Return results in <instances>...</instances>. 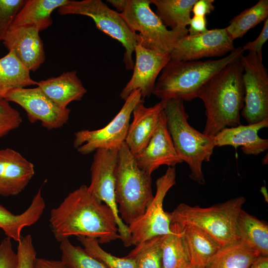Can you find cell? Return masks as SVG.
<instances>
[{"label":"cell","mask_w":268,"mask_h":268,"mask_svg":"<svg viewBox=\"0 0 268 268\" xmlns=\"http://www.w3.org/2000/svg\"><path fill=\"white\" fill-rule=\"evenodd\" d=\"M5 99L23 108L30 123L39 121L48 130L62 127L69 119L70 110L58 106L38 87L13 90L7 94Z\"/></svg>","instance_id":"obj_13"},{"label":"cell","mask_w":268,"mask_h":268,"mask_svg":"<svg viewBox=\"0 0 268 268\" xmlns=\"http://www.w3.org/2000/svg\"><path fill=\"white\" fill-rule=\"evenodd\" d=\"M235 49L233 41L225 29L217 28L182 37L169 55L171 61H197L204 58L220 57Z\"/></svg>","instance_id":"obj_14"},{"label":"cell","mask_w":268,"mask_h":268,"mask_svg":"<svg viewBox=\"0 0 268 268\" xmlns=\"http://www.w3.org/2000/svg\"><path fill=\"white\" fill-rule=\"evenodd\" d=\"M50 227L58 242L70 236H83L105 244L120 239L111 208L95 197L88 186L70 193L50 214Z\"/></svg>","instance_id":"obj_1"},{"label":"cell","mask_w":268,"mask_h":268,"mask_svg":"<svg viewBox=\"0 0 268 268\" xmlns=\"http://www.w3.org/2000/svg\"><path fill=\"white\" fill-rule=\"evenodd\" d=\"M21 123L19 112L8 101L0 98V139L19 127Z\"/></svg>","instance_id":"obj_35"},{"label":"cell","mask_w":268,"mask_h":268,"mask_svg":"<svg viewBox=\"0 0 268 268\" xmlns=\"http://www.w3.org/2000/svg\"><path fill=\"white\" fill-rule=\"evenodd\" d=\"M164 236L154 237L137 244L127 257L134 260L137 268H162Z\"/></svg>","instance_id":"obj_31"},{"label":"cell","mask_w":268,"mask_h":268,"mask_svg":"<svg viewBox=\"0 0 268 268\" xmlns=\"http://www.w3.org/2000/svg\"><path fill=\"white\" fill-rule=\"evenodd\" d=\"M182 268H200L194 266L189 263L186 264Z\"/></svg>","instance_id":"obj_44"},{"label":"cell","mask_w":268,"mask_h":268,"mask_svg":"<svg viewBox=\"0 0 268 268\" xmlns=\"http://www.w3.org/2000/svg\"><path fill=\"white\" fill-rule=\"evenodd\" d=\"M240 58L213 75L199 93L197 98L203 102L206 116L202 133L207 136L213 137L225 128L241 125L245 93Z\"/></svg>","instance_id":"obj_2"},{"label":"cell","mask_w":268,"mask_h":268,"mask_svg":"<svg viewBox=\"0 0 268 268\" xmlns=\"http://www.w3.org/2000/svg\"><path fill=\"white\" fill-rule=\"evenodd\" d=\"M238 240L258 256L268 257V225L242 209L236 221Z\"/></svg>","instance_id":"obj_23"},{"label":"cell","mask_w":268,"mask_h":268,"mask_svg":"<svg viewBox=\"0 0 268 268\" xmlns=\"http://www.w3.org/2000/svg\"><path fill=\"white\" fill-rule=\"evenodd\" d=\"M197 0H150L156 7V14L171 29H187L191 13Z\"/></svg>","instance_id":"obj_27"},{"label":"cell","mask_w":268,"mask_h":268,"mask_svg":"<svg viewBox=\"0 0 268 268\" xmlns=\"http://www.w3.org/2000/svg\"><path fill=\"white\" fill-rule=\"evenodd\" d=\"M25 0H0V41H3Z\"/></svg>","instance_id":"obj_34"},{"label":"cell","mask_w":268,"mask_h":268,"mask_svg":"<svg viewBox=\"0 0 268 268\" xmlns=\"http://www.w3.org/2000/svg\"><path fill=\"white\" fill-rule=\"evenodd\" d=\"M17 256L11 239L4 238L0 243V268H16Z\"/></svg>","instance_id":"obj_37"},{"label":"cell","mask_w":268,"mask_h":268,"mask_svg":"<svg viewBox=\"0 0 268 268\" xmlns=\"http://www.w3.org/2000/svg\"><path fill=\"white\" fill-rule=\"evenodd\" d=\"M165 103V101L161 100L153 106L146 107L141 102L134 109L133 119L130 124L125 141L134 155L141 152L149 141L157 126Z\"/></svg>","instance_id":"obj_19"},{"label":"cell","mask_w":268,"mask_h":268,"mask_svg":"<svg viewBox=\"0 0 268 268\" xmlns=\"http://www.w3.org/2000/svg\"><path fill=\"white\" fill-rule=\"evenodd\" d=\"M37 85L52 101L62 108L70 102L80 101L87 90L78 77L76 70L63 73L37 82Z\"/></svg>","instance_id":"obj_21"},{"label":"cell","mask_w":268,"mask_h":268,"mask_svg":"<svg viewBox=\"0 0 268 268\" xmlns=\"http://www.w3.org/2000/svg\"><path fill=\"white\" fill-rule=\"evenodd\" d=\"M119 148H100L95 151L90 167V183L88 188L95 197L112 210L120 239L124 245L128 247L132 245L130 234L128 225L120 217L115 197V170Z\"/></svg>","instance_id":"obj_10"},{"label":"cell","mask_w":268,"mask_h":268,"mask_svg":"<svg viewBox=\"0 0 268 268\" xmlns=\"http://www.w3.org/2000/svg\"><path fill=\"white\" fill-rule=\"evenodd\" d=\"M35 268H70L66 263L61 261L48 260L37 258Z\"/></svg>","instance_id":"obj_41"},{"label":"cell","mask_w":268,"mask_h":268,"mask_svg":"<svg viewBox=\"0 0 268 268\" xmlns=\"http://www.w3.org/2000/svg\"><path fill=\"white\" fill-rule=\"evenodd\" d=\"M163 112L174 147L183 162L189 166L190 178L200 185L204 184L202 165L203 161H209L215 147L213 137L189 124L183 101H166Z\"/></svg>","instance_id":"obj_4"},{"label":"cell","mask_w":268,"mask_h":268,"mask_svg":"<svg viewBox=\"0 0 268 268\" xmlns=\"http://www.w3.org/2000/svg\"><path fill=\"white\" fill-rule=\"evenodd\" d=\"M37 84V81L31 78L30 71L13 51L0 59V98L5 99L13 90Z\"/></svg>","instance_id":"obj_26"},{"label":"cell","mask_w":268,"mask_h":268,"mask_svg":"<svg viewBox=\"0 0 268 268\" xmlns=\"http://www.w3.org/2000/svg\"><path fill=\"white\" fill-rule=\"evenodd\" d=\"M135 62L131 79L123 89L120 97L126 100L131 93L139 90L143 102L148 98L159 74L170 60L169 54L161 53L147 49L139 43L134 49Z\"/></svg>","instance_id":"obj_15"},{"label":"cell","mask_w":268,"mask_h":268,"mask_svg":"<svg viewBox=\"0 0 268 268\" xmlns=\"http://www.w3.org/2000/svg\"><path fill=\"white\" fill-rule=\"evenodd\" d=\"M70 1V0H26L10 27L27 26L34 27L39 31L45 30L53 23L52 12Z\"/></svg>","instance_id":"obj_25"},{"label":"cell","mask_w":268,"mask_h":268,"mask_svg":"<svg viewBox=\"0 0 268 268\" xmlns=\"http://www.w3.org/2000/svg\"><path fill=\"white\" fill-rule=\"evenodd\" d=\"M150 3V0H127L125 9L119 13L133 31L139 32L143 47L169 54L180 39L188 34V29L169 30L152 10Z\"/></svg>","instance_id":"obj_7"},{"label":"cell","mask_w":268,"mask_h":268,"mask_svg":"<svg viewBox=\"0 0 268 268\" xmlns=\"http://www.w3.org/2000/svg\"><path fill=\"white\" fill-rule=\"evenodd\" d=\"M16 256V268H35L36 252L30 234L22 237L18 242Z\"/></svg>","instance_id":"obj_36"},{"label":"cell","mask_w":268,"mask_h":268,"mask_svg":"<svg viewBox=\"0 0 268 268\" xmlns=\"http://www.w3.org/2000/svg\"><path fill=\"white\" fill-rule=\"evenodd\" d=\"M172 233L165 235L162 244V268H182L190 263L181 229L170 223Z\"/></svg>","instance_id":"obj_29"},{"label":"cell","mask_w":268,"mask_h":268,"mask_svg":"<svg viewBox=\"0 0 268 268\" xmlns=\"http://www.w3.org/2000/svg\"><path fill=\"white\" fill-rule=\"evenodd\" d=\"M244 105L241 115L248 124L268 119V73L263 59L254 52L242 55Z\"/></svg>","instance_id":"obj_11"},{"label":"cell","mask_w":268,"mask_h":268,"mask_svg":"<svg viewBox=\"0 0 268 268\" xmlns=\"http://www.w3.org/2000/svg\"><path fill=\"white\" fill-rule=\"evenodd\" d=\"M258 257L237 240L221 247L205 268H251Z\"/></svg>","instance_id":"obj_28"},{"label":"cell","mask_w":268,"mask_h":268,"mask_svg":"<svg viewBox=\"0 0 268 268\" xmlns=\"http://www.w3.org/2000/svg\"><path fill=\"white\" fill-rule=\"evenodd\" d=\"M251 268H268V257H258Z\"/></svg>","instance_id":"obj_42"},{"label":"cell","mask_w":268,"mask_h":268,"mask_svg":"<svg viewBox=\"0 0 268 268\" xmlns=\"http://www.w3.org/2000/svg\"><path fill=\"white\" fill-rule=\"evenodd\" d=\"M134 156L138 167L149 175L161 165L175 167L183 162L174 147L163 110L148 144Z\"/></svg>","instance_id":"obj_16"},{"label":"cell","mask_w":268,"mask_h":268,"mask_svg":"<svg viewBox=\"0 0 268 268\" xmlns=\"http://www.w3.org/2000/svg\"><path fill=\"white\" fill-rule=\"evenodd\" d=\"M178 226L182 230L190 263L200 268H205L221 246L211 236L197 227Z\"/></svg>","instance_id":"obj_24"},{"label":"cell","mask_w":268,"mask_h":268,"mask_svg":"<svg viewBox=\"0 0 268 268\" xmlns=\"http://www.w3.org/2000/svg\"><path fill=\"white\" fill-rule=\"evenodd\" d=\"M245 201V198L240 196L206 208L182 203L168 214L170 223L197 227L222 247L238 240L236 221Z\"/></svg>","instance_id":"obj_6"},{"label":"cell","mask_w":268,"mask_h":268,"mask_svg":"<svg viewBox=\"0 0 268 268\" xmlns=\"http://www.w3.org/2000/svg\"><path fill=\"white\" fill-rule=\"evenodd\" d=\"M45 207L46 203L41 189L35 194L28 208L20 214H13L0 204V228L7 237L19 242L22 238L23 229L36 223Z\"/></svg>","instance_id":"obj_22"},{"label":"cell","mask_w":268,"mask_h":268,"mask_svg":"<svg viewBox=\"0 0 268 268\" xmlns=\"http://www.w3.org/2000/svg\"><path fill=\"white\" fill-rule=\"evenodd\" d=\"M107 1L116 8L119 13L124 11L127 3V0H108Z\"/></svg>","instance_id":"obj_43"},{"label":"cell","mask_w":268,"mask_h":268,"mask_svg":"<svg viewBox=\"0 0 268 268\" xmlns=\"http://www.w3.org/2000/svg\"><path fill=\"white\" fill-rule=\"evenodd\" d=\"M77 239L89 255L107 268H137L134 259L127 256L117 257L106 252L101 247L96 239L83 236L77 237Z\"/></svg>","instance_id":"obj_33"},{"label":"cell","mask_w":268,"mask_h":268,"mask_svg":"<svg viewBox=\"0 0 268 268\" xmlns=\"http://www.w3.org/2000/svg\"><path fill=\"white\" fill-rule=\"evenodd\" d=\"M268 0H260L253 6L247 8L234 17L225 29L234 41L242 38L249 30L268 18Z\"/></svg>","instance_id":"obj_30"},{"label":"cell","mask_w":268,"mask_h":268,"mask_svg":"<svg viewBox=\"0 0 268 268\" xmlns=\"http://www.w3.org/2000/svg\"><path fill=\"white\" fill-rule=\"evenodd\" d=\"M188 34L190 35L203 33L208 31L206 16L194 15L189 22Z\"/></svg>","instance_id":"obj_39"},{"label":"cell","mask_w":268,"mask_h":268,"mask_svg":"<svg viewBox=\"0 0 268 268\" xmlns=\"http://www.w3.org/2000/svg\"><path fill=\"white\" fill-rule=\"evenodd\" d=\"M115 179L119 214L128 225L144 214L154 196L151 175L138 167L125 142L118 151Z\"/></svg>","instance_id":"obj_5"},{"label":"cell","mask_w":268,"mask_h":268,"mask_svg":"<svg viewBox=\"0 0 268 268\" xmlns=\"http://www.w3.org/2000/svg\"><path fill=\"white\" fill-rule=\"evenodd\" d=\"M214 0H197L193 6L192 12L194 15L204 16L214 10Z\"/></svg>","instance_id":"obj_40"},{"label":"cell","mask_w":268,"mask_h":268,"mask_svg":"<svg viewBox=\"0 0 268 268\" xmlns=\"http://www.w3.org/2000/svg\"><path fill=\"white\" fill-rule=\"evenodd\" d=\"M39 32L32 27H12L2 41L7 49L13 51L30 71L39 69L46 58Z\"/></svg>","instance_id":"obj_17"},{"label":"cell","mask_w":268,"mask_h":268,"mask_svg":"<svg viewBox=\"0 0 268 268\" xmlns=\"http://www.w3.org/2000/svg\"><path fill=\"white\" fill-rule=\"evenodd\" d=\"M268 39V18L265 20L262 31L257 37L253 41L249 42L242 47V50L255 53L259 58H262V48Z\"/></svg>","instance_id":"obj_38"},{"label":"cell","mask_w":268,"mask_h":268,"mask_svg":"<svg viewBox=\"0 0 268 268\" xmlns=\"http://www.w3.org/2000/svg\"><path fill=\"white\" fill-rule=\"evenodd\" d=\"M242 47L217 60H170L160 72L152 94L162 101L179 99L190 101L198 97L203 85L228 64L244 55Z\"/></svg>","instance_id":"obj_3"},{"label":"cell","mask_w":268,"mask_h":268,"mask_svg":"<svg viewBox=\"0 0 268 268\" xmlns=\"http://www.w3.org/2000/svg\"><path fill=\"white\" fill-rule=\"evenodd\" d=\"M58 12L61 15L77 14L91 18L99 30L122 44L125 49L123 61L126 68L133 69L134 63L132 55L140 38L119 12L110 9L101 0H70L59 7Z\"/></svg>","instance_id":"obj_8"},{"label":"cell","mask_w":268,"mask_h":268,"mask_svg":"<svg viewBox=\"0 0 268 268\" xmlns=\"http://www.w3.org/2000/svg\"><path fill=\"white\" fill-rule=\"evenodd\" d=\"M141 102L143 101L140 90L132 92L119 112L106 126L97 130H84L75 133L74 147L83 155L100 148H119L125 141L133 111Z\"/></svg>","instance_id":"obj_9"},{"label":"cell","mask_w":268,"mask_h":268,"mask_svg":"<svg viewBox=\"0 0 268 268\" xmlns=\"http://www.w3.org/2000/svg\"><path fill=\"white\" fill-rule=\"evenodd\" d=\"M62 261L70 268H107L89 255L83 248L73 245L66 239L60 242Z\"/></svg>","instance_id":"obj_32"},{"label":"cell","mask_w":268,"mask_h":268,"mask_svg":"<svg viewBox=\"0 0 268 268\" xmlns=\"http://www.w3.org/2000/svg\"><path fill=\"white\" fill-rule=\"evenodd\" d=\"M176 175L175 167H168L165 174L157 179L155 195L144 214L128 225L132 245L172 233L170 220L168 212L164 211L163 202L168 191L176 184Z\"/></svg>","instance_id":"obj_12"},{"label":"cell","mask_w":268,"mask_h":268,"mask_svg":"<svg viewBox=\"0 0 268 268\" xmlns=\"http://www.w3.org/2000/svg\"><path fill=\"white\" fill-rule=\"evenodd\" d=\"M268 127L266 119L257 123L225 128L213 137L215 146H241L246 154L258 155L268 148V139L258 135L260 130Z\"/></svg>","instance_id":"obj_20"},{"label":"cell","mask_w":268,"mask_h":268,"mask_svg":"<svg viewBox=\"0 0 268 268\" xmlns=\"http://www.w3.org/2000/svg\"><path fill=\"white\" fill-rule=\"evenodd\" d=\"M34 174L33 163L20 153L9 148L0 150V196L18 195Z\"/></svg>","instance_id":"obj_18"}]
</instances>
